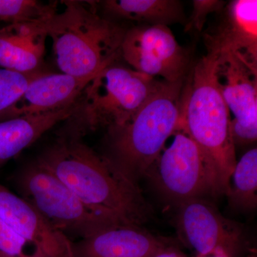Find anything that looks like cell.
Segmentation results:
<instances>
[{
	"mask_svg": "<svg viewBox=\"0 0 257 257\" xmlns=\"http://www.w3.org/2000/svg\"><path fill=\"white\" fill-rule=\"evenodd\" d=\"M96 214L119 224L141 226L151 209L138 184L123 175L104 155L64 126L37 158Z\"/></svg>",
	"mask_w": 257,
	"mask_h": 257,
	"instance_id": "1",
	"label": "cell"
},
{
	"mask_svg": "<svg viewBox=\"0 0 257 257\" xmlns=\"http://www.w3.org/2000/svg\"><path fill=\"white\" fill-rule=\"evenodd\" d=\"M64 8L44 22L61 72L94 77L117 62L126 29L104 18L96 2L64 1Z\"/></svg>",
	"mask_w": 257,
	"mask_h": 257,
	"instance_id": "2",
	"label": "cell"
},
{
	"mask_svg": "<svg viewBox=\"0 0 257 257\" xmlns=\"http://www.w3.org/2000/svg\"><path fill=\"white\" fill-rule=\"evenodd\" d=\"M214 60L207 54L194 67L182 97L180 128L200 150L213 183V196L227 194L236 160L231 114L216 86Z\"/></svg>",
	"mask_w": 257,
	"mask_h": 257,
	"instance_id": "3",
	"label": "cell"
},
{
	"mask_svg": "<svg viewBox=\"0 0 257 257\" xmlns=\"http://www.w3.org/2000/svg\"><path fill=\"white\" fill-rule=\"evenodd\" d=\"M184 82L163 81L133 119L107 131L104 156L133 183L148 175L168 139L180 128Z\"/></svg>",
	"mask_w": 257,
	"mask_h": 257,
	"instance_id": "4",
	"label": "cell"
},
{
	"mask_svg": "<svg viewBox=\"0 0 257 257\" xmlns=\"http://www.w3.org/2000/svg\"><path fill=\"white\" fill-rule=\"evenodd\" d=\"M163 81L115 62L90 81L65 126L84 136L100 128L121 127L133 119Z\"/></svg>",
	"mask_w": 257,
	"mask_h": 257,
	"instance_id": "5",
	"label": "cell"
},
{
	"mask_svg": "<svg viewBox=\"0 0 257 257\" xmlns=\"http://www.w3.org/2000/svg\"><path fill=\"white\" fill-rule=\"evenodd\" d=\"M14 182L20 197L69 238L83 239L103 229L127 225L115 223L89 209L37 159L19 171Z\"/></svg>",
	"mask_w": 257,
	"mask_h": 257,
	"instance_id": "6",
	"label": "cell"
},
{
	"mask_svg": "<svg viewBox=\"0 0 257 257\" xmlns=\"http://www.w3.org/2000/svg\"><path fill=\"white\" fill-rule=\"evenodd\" d=\"M174 135L148 175L153 176L157 188L176 206L206 194L213 195L210 173L197 145L182 128Z\"/></svg>",
	"mask_w": 257,
	"mask_h": 257,
	"instance_id": "7",
	"label": "cell"
},
{
	"mask_svg": "<svg viewBox=\"0 0 257 257\" xmlns=\"http://www.w3.org/2000/svg\"><path fill=\"white\" fill-rule=\"evenodd\" d=\"M208 54L214 60L216 86L234 116L231 130L234 145L253 143L257 138V66L228 51Z\"/></svg>",
	"mask_w": 257,
	"mask_h": 257,
	"instance_id": "8",
	"label": "cell"
},
{
	"mask_svg": "<svg viewBox=\"0 0 257 257\" xmlns=\"http://www.w3.org/2000/svg\"><path fill=\"white\" fill-rule=\"evenodd\" d=\"M121 57L134 70L167 82L185 79L189 55L166 25H136L126 29Z\"/></svg>",
	"mask_w": 257,
	"mask_h": 257,
	"instance_id": "9",
	"label": "cell"
},
{
	"mask_svg": "<svg viewBox=\"0 0 257 257\" xmlns=\"http://www.w3.org/2000/svg\"><path fill=\"white\" fill-rule=\"evenodd\" d=\"M177 207L179 233L199 256L222 253L234 257L239 251L241 243L239 228L223 217L210 203L203 198H194Z\"/></svg>",
	"mask_w": 257,
	"mask_h": 257,
	"instance_id": "10",
	"label": "cell"
},
{
	"mask_svg": "<svg viewBox=\"0 0 257 257\" xmlns=\"http://www.w3.org/2000/svg\"><path fill=\"white\" fill-rule=\"evenodd\" d=\"M0 217L41 257H75L73 242L23 198L0 184Z\"/></svg>",
	"mask_w": 257,
	"mask_h": 257,
	"instance_id": "11",
	"label": "cell"
},
{
	"mask_svg": "<svg viewBox=\"0 0 257 257\" xmlns=\"http://www.w3.org/2000/svg\"><path fill=\"white\" fill-rule=\"evenodd\" d=\"M219 23L204 35L207 53L234 52L257 66V1L234 0L221 10Z\"/></svg>",
	"mask_w": 257,
	"mask_h": 257,
	"instance_id": "12",
	"label": "cell"
},
{
	"mask_svg": "<svg viewBox=\"0 0 257 257\" xmlns=\"http://www.w3.org/2000/svg\"><path fill=\"white\" fill-rule=\"evenodd\" d=\"M93 78L45 71L29 84L12 109L10 119L50 114L75 105Z\"/></svg>",
	"mask_w": 257,
	"mask_h": 257,
	"instance_id": "13",
	"label": "cell"
},
{
	"mask_svg": "<svg viewBox=\"0 0 257 257\" xmlns=\"http://www.w3.org/2000/svg\"><path fill=\"white\" fill-rule=\"evenodd\" d=\"M139 225H119L73 243L75 257H153L167 247Z\"/></svg>",
	"mask_w": 257,
	"mask_h": 257,
	"instance_id": "14",
	"label": "cell"
},
{
	"mask_svg": "<svg viewBox=\"0 0 257 257\" xmlns=\"http://www.w3.org/2000/svg\"><path fill=\"white\" fill-rule=\"evenodd\" d=\"M44 21L0 28V67L30 73L43 70L47 34Z\"/></svg>",
	"mask_w": 257,
	"mask_h": 257,
	"instance_id": "15",
	"label": "cell"
},
{
	"mask_svg": "<svg viewBox=\"0 0 257 257\" xmlns=\"http://www.w3.org/2000/svg\"><path fill=\"white\" fill-rule=\"evenodd\" d=\"M77 104L63 110L0 121V169L58 123L75 111Z\"/></svg>",
	"mask_w": 257,
	"mask_h": 257,
	"instance_id": "16",
	"label": "cell"
},
{
	"mask_svg": "<svg viewBox=\"0 0 257 257\" xmlns=\"http://www.w3.org/2000/svg\"><path fill=\"white\" fill-rule=\"evenodd\" d=\"M104 18L138 23L166 25L185 21L183 6L178 0H106L97 2Z\"/></svg>",
	"mask_w": 257,
	"mask_h": 257,
	"instance_id": "17",
	"label": "cell"
},
{
	"mask_svg": "<svg viewBox=\"0 0 257 257\" xmlns=\"http://www.w3.org/2000/svg\"><path fill=\"white\" fill-rule=\"evenodd\" d=\"M226 195L232 207L243 211H251L257 206V150L245 153L236 166Z\"/></svg>",
	"mask_w": 257,
	"mask_h": 257,
	"instance_id": "18",
	"label": "cell"
},
{
	"mask_svg": "<svg viewBox=\"0 0 257 257\" xmlns=\"http://www.w3.org/2000/svg\"><path fill=\"white\" fill-rule=\"evenodd\" d=\"M57 3L37 0H0V23L7 25L36 23L57 13Z\"/></svg>",
	"mask_w": 257,
	"mask_h": 257,
	"instance_id": "19",
	"label": "cell"
},
{
	"mask_svg": "<svg viewBox=\"0 0 257 257\" xmlns=\"http://www.w3.org/2000/svg\"><path fill=\"white\" fill-rule=\"evenodd\" d=\"M43 72L20 73L0 67V121L10 119L12 109L29 84Z\"/></svg>",
	"mask_w": 257,
	"mask_h": 257,
	"instance_id": "20",
	"label": "cell"
},
{
	"mask_svg": "<svg viewBox=\"0 0 257 257\" xmlns=\"http://www.w3.org/2000/svg\"><path fill=\"white\" fill-rule=\"evenodd\" d=\"M28 247L35 251L0 217V257H40Z\"/></svg>",
	"mask_w": 257,
	"mask_h": 257,
	"instance_id": "21",
	"label": "cell"
},
{
	"mask_svg": "<svg viewBox=\"0 0 257 257\" xmlns=\"http://www.w3.org/2000/svg\"><path fill=\"white\" fill-rule=\"evenodd\" d=\"M192 14L186 20L185 32H201L207 23V18L213 13H219L226 3L219 0H194Z\"/></svg>",
	"mask_w": 257,
	"mask_h": 257,
	"instance_id": "22",
	"label": "cell"
},
{
	"mask_svg": "<svg viewBox=\"0 0 257 257\" xmlns=\"http://www.w3.org/2000/svg\"><path fill=\"white\" fill-rule=\"evenodd\" d=\"M153 257H184L180 253L175 251L174 248H171L170 246H167L165 249L162 250L160 253H157Z\"/></svg>",
	"mask_w": 257,
	"mask_h": 257,
	"instance_id": "23",
	"label": "cell"
},
{
	"mask_svg": "<svg viewBox=\"0 0 257 257\" xmlns=\"http://www.w3.org/2000/svg\"><path fill=\"white\" fill-rule=\"evenodd\" d=\"M199 257H228L226 255L222 253H214V254L209 255V256H199Z\"/></svg>",
	"mask_w": 257,
	"mask_h": 257,
	"instance_id": "24",
	"label": "cell"
}]
</instances>
